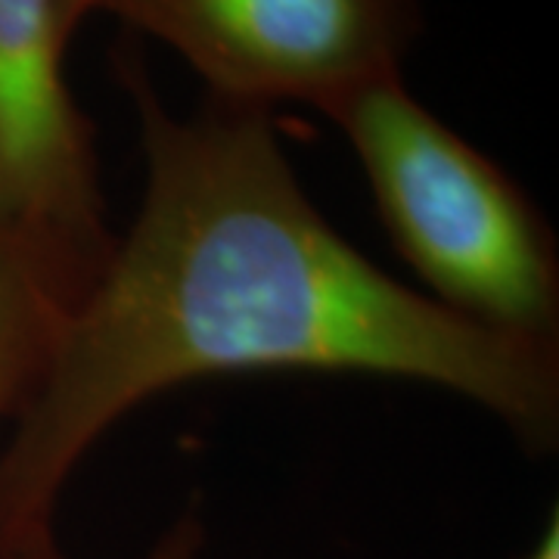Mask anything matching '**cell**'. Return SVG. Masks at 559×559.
Segmentation results:
<instances>
[{"label": "cell", "mask_w": 559, "mask_h": 559, "mask_svg": "<svg viewBox=\"0 0 559 559\" xmlns=\"http://www.w3.org/2000/svg\"><path fill=\"white\" fill-rule=\"evenodd\" d=\"M143 190L62 323L0 457V554L53 528L94 444L146 401L246 373L432 385L525 451L559 441V348L488 333L401 283L308 197L271 109L209 97L171 112L134 40L112 50Z\"/></svg>", "instance_id": "6da1fadb"}, {"label": "cell", "mask_w": 559, "mask_h": 559, "mask_svg": "<svg viewBox=\"0 0 559 559\" xmlns=\"http://www.w3.org/2000/svg\"><path fill=\"white\" fill-rule=\"evenodd\" d=\"M355 150L385 234L426 296L507 340L559 348V252L498 162L429 112L401 75L326 112Z\"/></svg>", "instance_id": "7a4b0ae2"}, {"label": "cell", "mask_w": 559, "mask_h": 559, "mask_svg": "<svg viewBox=\"0 0 559 559\" xmlns=\"http://www.w3.org/2000/svg\"><path fill=\"white\" fill-rule=\"evenodd\" d=\"M103 13L171 47L209 97L323 116L401 75L423 28L417 0H106Z\"/></svg>", "instance_id": "3957f363"}, {"label": "cell", "mask_w": 559, "mask_h": 559, "mask_svg": "<svg viewBox=\"0 0 559 559\" xmlns=\"http://www.w3.org/2000/svg\"><path fill=\"white\" fill-rule=\"evenodd\" d=\"M66 47L57 0H0V230L103 261L116 230L94 124L62 75Z\"/></svg>", "instance_id": "277c9868"}, {"label": "cell", "mask_w": 559, "mask_h": 559, "mask_svg": "<svg viewBox=\"0 0 559 559\" xmlns=\"http://www.w3.org/2000/svg\"><path fill=\"white\" fill-rule=\"evenodd\" d=\"M103 261L0 230V419L20 417L47 370L62 323Z\"/></svg>", "instance_id": "5b68a950"}, {"label": "cell", "mask_w": 559, "mask_h": 559, "mask_svg": "<svg viewBox=\"0 0 559 559\" xmlns=\"http://www.w3.org/2000/svg\"><path fill=\"white\" fill-rule=\"evenodd\" d=\"M205 554V522L200 510H183L175 522L153 540L143 559H202Z\"/></svg>", "instance_id": "8992f818"}, {"label": "cell", "mask_w": 559, "mask_h": 559, "mask_svg": "<svg viewBox=\"0 0 559 559\" xmlns=\"http://www.w3.org/2000/svg\"><path fill=\"white\" fill-rule=\"evenodd\" d=\"M0 559H69V557H66V550H62L60 540H57V532H53V528H47V532H38V535H32L28 540L16 544L13 550L0 554Z\"/></svg>", "instance_id": "52a82bcc"}, {"label": "cell", "mask_w": 559, "mask_h": 559, "mask_svg": "<svg viewBox=\"0 0 559 559\" xmlns=\"http://www.w3.org/2000/svg\"><path fill=\"white\" fill-rule=\"evenodd\" d=\"M103 7H106V0H57V16H60V28L66 40L72 44L84 20L100 13Z\"/></svg>", "instance_id": "ba28073f"}, {"label": "cell", "mask_w": 559, "mask_h": 559, "mask_svg": "<svg viewBox=\"0 0 559 559\" xmlns=\"http://www.w3.org/2000/svg\"><path fill=\"white\" fill-rule=\"evenodd\" d=\"M525 559H559V513L554 510L550 520L544 525L540 538L535 540V547L525 554Z\"/></svg>", "instance_id": "9c48e42d"}]
</instances>
